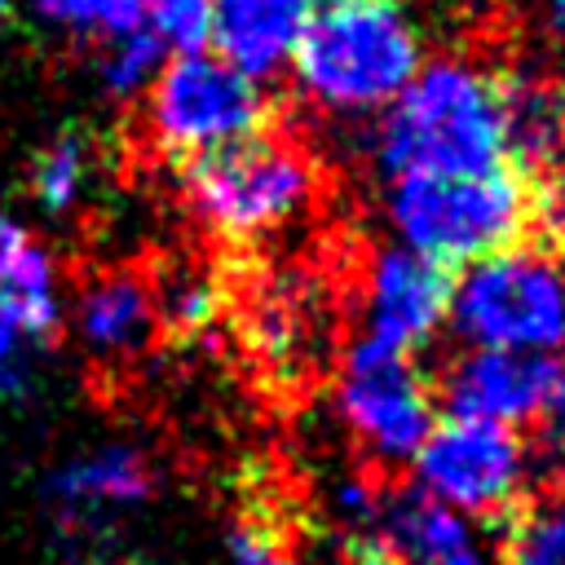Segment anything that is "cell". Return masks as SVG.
<instances>
[{"label":"cell","mask_w":565,"mask_h":565,"mask_svg":"<svg viewBox=\"0 0 565 565\" xmlns=\"http://www.w3.org/2000/svg\"><path fill=\"white\" fill-rule=\"evenodd\" d=\"M291 62L318 106L375 110L415 79L419 35L397 0H313Z\"/></svg>","instance_id":"2"},{"label":"cell","mask_w":565,"mask_h":565,"mask_svg":"<svg viewBox=\"0 0 565 565\" xmlns=\"http://www.w3.org/2000/svg\"><path fill=\"white\" fill-rule=\"evenodd\" d=\"M433 565H490V561H486V552L477 543H468V547H459V552H450V556H441Z\"/></svg>","instance_id":"28"},{"label":"cell","mask_w":565,"mask_h":565,"mask_svg":"<svg viewBox=\"0 0 565 565\" xmlns=\"http://www.w3.org/2000/svg\"><path fill=\"white\" fill-rule=\"evenodd\" d=\"M75 331L88 344V353L102 358V362L137 358L159 331L150 282L137 269L93 274L79 287V300H75Z\"/></svg>","instance_id":"14"},{"label":"cell","mask_w":565,"mask_h":565,"mask_svg":"<svg viewBox=\"0 0 565 565\" xmlns=\"http://www.w3.org/2000/svg\"><path fill=\"white\" fill-rule=\"evenodd\" d=\"M415 486L437 503L455 508L459 516L503 521L530 481V455L516 428L490 419H455L428 428L424 446L415 450Z\"/></svg>","instance_id":"7"},{"label":"cell","mask_w":565,"mask_h":565,"mask_svg":"<svg viewBox=\"0 0 565 565\" xmlns=\"http://www.w3.org/2000/svg\"><path fill=\"white\" fill-rule=\"evenodd\" d=\"M150 463L132 446H102L93 455H79L62 463L49 481V499L62 512L66 525L97 521L110 508H132L150 494Z\"/></svg>","instance_id":"15"},{"label":"cell","mask_w":565,"mask_h":565,"mask_svg":"<svg viewBox=\"0 0 565 565\" xmlns=\"http://www.w3.org/2000/svg\"><path fill=\"white\" fill-rule=\"evenodd\" d=\"M9 13H13V0H0V22H4Z\"/></svg>","instance_id":"30"},{"label":"cell","mask_w":565,"mask_h":565,"mask_svg":"<svg viewBox=\"0 0 565 565\" xmlns=\"http://www.w3.org/2000/svg\"><path fill=\"white\" fill-rule=\"evenodd\" d=\"M530 225L547 256H565V168L530 181Z\"/></svg>","instance_id":"23"},{"label":"cell","mask_w":565,"mask_h":565,"mask_svg":"<svg viewBox=\"0 0 565 565\" xmlns=\"http://www.w3.org/2000/svg\"><path fill=\"white\" fill-rule=\"evenodd\" d=\"M543 415H547V446H552V455L565 463V371L556 375V384H552V397H547Z\"/></svg>","instance_id":"26"},{"label":"cell","mask_w":565,"mask_h":565,"mask_svg":"<svg viewBox=\"0 0 565 565\" xmlns=\"http://www.w3.org/2000/svg\"><path fill=\"white\" fill-rule=\"evenodd\" d=\"M141 26L163 53H203L212 40V0H141Z\"/></svg>","instance_id":"22"},{"label":"cell","mask_w":565,"mask_h":565,"mask_svg":"<svg viewBox=\"0 0 565 565\" xmlns=\"http://www.w3.org/2000/svg\"><path fill=\"white\" fill-rule=\"evenodd\" d=\"M159 66H163V44L146 26L106 40L102 44V62H97L102 84L115 97H137L141 88H150L154 75H159Z\"/></svg>","instance_id":"21"},{"label":"cell","mask_w":565,"mask_h":565,"mask_svg":"<svg viewBox=\"0 0 565 565\" xmlns=\"http://www.w3.org/2000/svg\"><path fill=\"white\" fill-rule=\"evenodd\" d=\"M181 181H185L190 207L216 234L252 238L305 207L313 190V168L291 141L256 132L185 159Z\"/></svg>","instance_id":"5"},{"label":"cell","mask_w":565,"mask_h":565,"mask_svg":"<svg viewBox=\"0 0 565 565\" xmlns=\"http://www.w3.org/2000/svg\"><path fill=\"white\" fill-rule=\"evenodd\" d=\"M446 305H450L446 269H437L433 260L406 247L375 252L371 278H366V340L415 353L441 327Z\"/></svg>","instance_id":"11"},{"label":"cell","mask_w":565,"mask_h":565,"mask_svg":"<svg viewBox=\"0 0 565 565\" xmlns=\"http://www.w3.org/2000/svg\"><path fill=\"white\" fill-rule=\"evenodd\" d=\"M561 366L547 353L516 349H472L441 371V402L455 419H490V424H530L543 415Z\"/></svg>","instance_id":"10"},{"label":"cell","mask_w":565,"mask_h":565,"mask_svg":"<svg viewBox=\"0 0 565 565\" xmlns=\"http://www.w3.org/2000/svg\"><path fill=\"white\" fill-rule=\"evenodd\" d=\"M230 556H234V565H296L287 543L269 525H256V521L230 530Z\"/></svg>","instance_id":"24"},{"label":"cell","mask_w":565,"mask_h":565,"mask_svg":"<svg viewBox=\"0 0 565 565\" xmlns=\"http://www.w3.org/2000/svg\"><path fill=\"white\" fill-rule=\"evenodd\" d=\"M499 525L503 565H565V494L521 499Z\"/></svg>","instance_id":"17"},{"label":"cell","mask_w":565,"mask_h":565,"mask_svg":"<svg viewBox=\"0 0 565 565\" xmlns=\"http://www.w3.org/2000/svg\"><path fill=\"white\" fill-rule=\"evenodd\" d=\"M547 22H552V31L565 35V0H547Z\"/></svg>","instance_id":"29"},{"label":"cell","mask_w":565,"mask_h":565,"mask_svg":"<svg viewBox=\"0 0 565 565\" xmlns=\"http://www.w3.org/2000/svg\"><path fill=\"white\" fill-rule=\"evenodd\" d=\"M375 494L362 486V481H340V490H335V508L349 516V521H358V525H366V521H375Z\"/></svg>","instance_id":"25"},{"label":"cell","mask_w":565,"mask_h":565,"mask_svg":"<svg viewBox=\"0 0 565 565\" xmlns=\"http://www.w3.org/2000/svg\"><path fill=\"white\" fill-rule=\"evenodd\" d=\"M375 521H380V543L402 561V565H433L472 539V521L459 516L455 508L437 503L433 494H424L419 486H397L375 503Z\"/></svg>","instance_id":"16"},{"label":"cell","mask_w":565,"mask_h":565,"mask_svg":"<svg viewBox=\"0 0 565 565\" xmlns=\"http://www.w3.org/2000/svg\"><path fill=\"white\" fill-rule=\"evenodd\" d=\"M503 163L534 181L565 168V84L552 75H494Z\"/></svg>","instance_id":"12"},{"label":"cell","mask_w":565,"mask_h":565,"mask_svg":"<svg viewBox=\"0 0 565 565\" xmlns=\"http://www.w3.org/2000/svg\"><path fill=\"white\" fill-rule=\"evenodd\" d=\"M62 327L57 274L44 243L0 212V402L31 384V358Z\"/></svg>","instance_id":"9"},{"label":"cell","mask_w":565,"mask_h":565,"mask_svg":"<svg viewBox=\"0 0 565 565\" xmlns=\"http://www.w3.org/2000/svg\"><path fill=\"white\" fill-rule=\"evenodd\" d=\"M455 331L477 349L547 353L565 335V274L543 247H503L450 278Z\"/></svg>","instance_id":"4"},{"label":"cell","mask_w":565,"mask_h":565,"mask_svg":"<svg viewBox=\"0 0 565 565\" xmlns=\"http://www.w3.org/2000/svg\"><path fill=\"white\" fill-rule=\"evenodd\" d=\"M380 168L397 177H477L503 168V124L494 75L441 57L388 102L380 124Z\"/></svg>","instance_id":"1"},{"label":"cell","mask_w":565,"mask_h":565,"mask_svg":"<svg viewBox=\"0 0 565 565\" xmlns=\"http://www.w3.org/2000/svg\"><path fill=\"white\" fill-rule=\"evenodd\" d=\"M150 300H154L159 327H168L177 335H190V331L212 327V318L221 309L216 282L203 269H185V265L172 269V274H163L159 282H150Z\"/></svg>","instance_id":"19"},{"label":"cell","mask_w":565,"mask_h":565,"mask_svg":"<svg viewBox=\"0 0 565 565\" xmlns=\"http://www.w3.org/2000/svg\"><path fill=\"white\" fill-rule=\"evenodd\" d=\"M388 216L406 252L437 269H468L530 230V181L508 163L477 177H397Z\"/></svg>","instance_id":"3"},{"label":"cell","mask_w":565,"mask_h":565,"mask_svg":"<svg viewBox=\"0 0 565 565\" xmlns=\"http://www.w3.org/2000/svg\"><path fill=\"white\" fill-rule=\"evenodd\" d=\"M309 13L313 0H212L216 57L260 84L282 62H291Z\"/></svg>","instance_id":"13"},{"label":"cell","mask_w":565,"mask_h":565,"mask_svg":"<svg viewBox=\"0 0 565 565\" xmlns=\"http://www.w3.org/2000/svg\"><path fill=\"white\" fill-rule=\"evenodd\" d=\"M561 340H565V335H561Z\"/></svg>","instance_id":"31"},{"label":"cell","mask_w":565,"mask_h":565,"mask_svg":"<svg viewBox=\"0 0 565 565\" xmlns=\"http://www.w3.org/2000/svg\"><path fill=\"white\" fill-rule=\"evenodd\" d=\"M265 119L269 102L260 84L216 53H177L150 84V132L159 150L181 163L216 146L256 137Z\"/></svg>","instance_id":"6"},{"label":"cell","mask_w":565,"mask_h":565,"mask_svg":"<svg viewBox=\"0 0 565 565\" xmlns=\"http://www.w3.org/2000/svg\"><path fill=\"white\" fill-rule=\"evenodd\" d=\"M349 565H402V561L375 534H362V539L349 543Z\"/></svg>","instance_id":"27"},{"label":"cell","mask_w":565,"mask_h":565,"mask_svg":"<svg viewBox=\"0 0 565 565\" xmlns=\"http://www.w3.org/2000/svg\"><path fill=\"white\" fill-rule=\"evenodd\" d=\"M335 402L353 437L380 463L415 459V450L433 428V388L411 362V353L366 335L344 358Z\"/></svg>","instance_id":"8"},{"label":"cell","mask_w":565,"mask_h":565,"mask_svg":"<svg viewBox=\"0 0 565 565\" xmlns=\"http://www.w3.org/2000/svg\"><path fill=\"white\" fill-rule=\"evenodd\" d=\"M88 168H93V141L79 128H62L31 159V194H35V203L49 216L75 207V199L84 194Z\"/></svg>","instance_id":"18"},{"label":"cell","mask_w":565,"mask_h":565,"mask_svg":"<svg viewBox=\"0 0 565 565\" xmlns=\"http://www.w3.org/2000/svg\"><path fill=\"white\" fill-rule=\"evenodd\" d=\"M49 26L79 40H115L141 26V0H26Z\"/></svg>","instance_id":"20"}]
</instances>
